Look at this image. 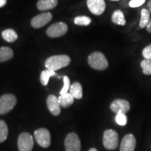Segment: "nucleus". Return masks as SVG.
Masks as SVG:
<instances>
[{
    "label": "nucleus",
    "mask_w": 151,
    "mask_h": 151,
    "mask_svg": "<svg viewBox=\"0 0 151 151\" xmlns=\"http://www.w3.org/2000/svg\"><path fill=\"white\" fill-rule=\"evenodd\" d=\"M71 62V59L66 55H53L48 58L45 62V67L47 69L56 71L62 68L67 67Z\"/></svg>",
    "instance_id": "1"
},
{
    "label": "nucleus",
    "mask_w": 151,
    "mask_h": 151,
    "mask_svg": "<svg viewBox=\"0 0 151 151\" xmlns=\"http://www.w3.org/2000/svg\"><path fill=\"white\" fill-rule=\"evenodd\" d=\"M88 64L97 70H104L109 66V62L104 55L101 52H94L88 57Z\"/></svg>",
    "instance_id": "2"
},
{
    "label": "nucleus",
    "mask_w": 151,
    "mask_h": 151,
    "mask_svg": "<svg viewBox=\"0 0 151 151\" xmlns=\"http://www.w3.org/2000/svg\"><path fill=\"white\" fill-rule=\"evenodd\" d=\"M119 137L118 132L109 129L105 130L103 134V145L107 150H115L118 148Z\"/></svg>",
    "instance_id": "3"
},
{
    "label": "nucleus",
    "mask_w": 151,
    "mask_h": 151,
    "mask_svg": "<svg viewBox=\"0 0 151 151\" xmlns=\"http://www.w3.org/2000/svg\"><path fill=\"white\" fill-rule=\"evenodd\" d=\"M17 103L16 97L12 94H5L0 97V115L8 113Z\"/></svg>",
    "instance_id": "4"
},
{
    "label": "nucleus",
    "mask_w": 151,
    "mask_h": 151,
    "mask_svg": "<svg viewBox=\"0 0 151 151\" xmlns=\"http://www.w3.org/2000/svg\"><path fill=\"white\" fill-rule=\"evenodd\" d=\"M18 146L19 151H32L34 146L32 136L27 132H22L18 137Z\"/></svg>",
    "instance_id": "5"
},
{
    "label": "nucleus",
    "mask_w": 151,
    "mask_h": 151,
    "mask_svg": "<svg viewBox=\"0 0 151 151\" xmlns=\"http://www.w3.org/2000/svg\"><path fill=\"white\" fill-rule=\"evenodd\" d=\"M35 138L39 146L43 148H48L50 146L51 139L50 133L46 128H40L35 132Z\"/></svg>",
    "instance_id": "6"
},
{
    "label": "nucleus",
    "mask_w": 151,
    "mask_h": 151,
    "mask_svg": "<svg viewBox=\"0 0 151 151\" xmlns=\"http://www.w3.org/2000/svg\"><path fill=\"white\" fill-rule=\"evenodd\" d=\"M67 24L63 22H59L50 25L47 29L46 34L48 37L52 38L60 37L65 35L67 33Z\"/></svg>",
    "instance_id": "7"
},
{
    "label": "nucleus",
    "mask_w": 151,
    "mask_h": 151,
    "mask_svg": "<svg viewBox=\"0 0 151 151\" xmlns=\"http://www.w3.org/2000/svg\"><path fill=\"white\" fill-rule=\"evenodd\" d=\"M66 151H81V143L78 136L71 132L67 136L65 140Z\"/></svg>",
    "instance_id": "8"
},
{
    "label": "nucleus",
    "mask_w": 151,
    "mask_h": 151,
    "mask_svg": "<svg viewBox=\"0 0 151 151\" xmlns=\"http://www.w3.org/2000/svg\"><path fill=\"white\" fill-rule=\"evenodd\" d=\"M110 109L113 112L117 113H122L124 114L128 113L130 110V104L128 101L122 99H117L112 101Z\"/></svg>",
    "instance_id": "9"
},
{
    "label": "nucleus",
    "mask_w": 151,
    "mask_h": 151,
    "mask_svg": "<svg viewBox=\"0 0 151 151\" xmlns=\"http://www.w3.org/2000/svg\"><path fill=\"white\" fill-rule=\"evenodd\" d=\"M87 6L92 14L96 16L101 15L106 9L104 0H87Z\"/></svg>",
    "instance_id": "10"
},
{
    "label": "nucleus",
    "mask_w": 151,
    "mask_h": 151,
    "mask_svg": "<svg viewBox=\"0 0 151 151\" xmlns=\"http://www.w3.org/2000/svg\"><path fill=\"white\" fill-rule=\"evenodd\" d=\"M137 140L132 134H127L122 139L120 146V151H134Z\"/></svg>",
    "instance_id": "11"
},
{
    "label": "nucleus",
    "mask_w": 151,
    "mask_h": 151,
    "mask_svg": "<svg viewBox=\"0 0 151 151\" xmlns=\"http://www.w3.org/2000/svg\"><path fill=\"white\" fill-rule=\"evenodd\" d=\"M52 18L50 13H43L34 17L31 20V24L34 28H41L48 24Z\"/></svg>",
    "instance_id": "12"
},
{
    "label": "nucleus",
    "mask_w": 151,
    "mask_h": 151,
    "mask_svg": "<svg viewBox=\"0 0 151 151\" xmlns=\"http://www.w3.org/2000/svg\"><path fill=\"white\" fill-rule=\"evenodd\" d=\"M47 107L53 116H58L61 112V108L58 98L53 94H50L47 98Z\"/></svg>",
    "instance_id": "13"
},
{
    "label": "nucleus",
    "mask_w": 151,
    "mask_h": 151,
    "mask_svg": "<svg viewBox=\"0 0 151 151\" xmlns=\"http://www.w3.org/2000/svg\"><path fill=\"white\" fill-rule=\"evenodd\" d=\"M58 4V0H39L37 6L40 11H47L54 9Z\"/></svg>",
    "instance_id": "14"
},
{
    "label": "nucleus",
    "mask_w": 151,
    "mask_h": 151,
    "mask_svg": "<svg viewBox=\"0 0 151 151\" xmlns=\"http://www.w3.org/2000/svg\"><path fill=\"white\" fill-rule=\"evenodd\" d=\"M69 93L74 99H80L83 97V88L80 83L75 82L71 85L69 89Z\"/></svg>",
    "instance_id": "15"
},
{
    "label": "nucleus",
    "mask_w": 151,
    "mask_h": 151,
    "mask_svg": "<svg viewBox=\"0 0 151 151\" xmlns=\"http://www.w3.org/2000/svg\"><path fill=\"white\" fill-rule=\"evenodd\" d=\"M58 101L61 106L65 107H69V106H71L73 103L74 101V98L73 97V96L71 95L70 93H66L64 94H60V97H58Z\"/></svg>",
    "instance_id": "16"
},
{
    "label": "nucleus",
    "mask_w": 151,
    "mask_h": 151,
    "mask_svg": "<svg viewBox=\"0 0 151 151\" xmlns=\"http://www.w3.org/2000/svg\"><path fill=\"white\" fill-rule=\"evenodd\" d=\"M111 20L113 23L118 24V25L123 26L126 24V20L124 14L120 10H116L113 12L112 16H111Z\"/></svg>",
    "instance_id": "17"
},
{
    "label": "nucleus",
    "mask_w": 151,
    "mask_h": 151,
    "mask_svg": "<svg viewBox=\"0 0 151 151\" xmlns=\"http://www.w3.org/2000/svg\"><path fill=\"white\" fill-rule=\"evenodd\" d=\"M14 57V51L9 47L0 48V62H6Z\"/></svg>",
    "instance_id": "18"
},
{
    "label": "nucleus",
    "mask_w": 151,
    "mask_h": 151,
    "mask_svg": "<svg viewBox=\"0 0 151 151\" xmlns=\"http://www.w3.org/2000/svg\"><path fill=\"white\" fill-rule=\"evenodd\" d=\"M1 36H2L3 39L9 43L14 42L18 39V35H17L16 32L11 29H7L4 30L2 33H1Z\"/></svg>",
    "instance_id": "19"
},
{
    "label": "nucleus",
    "mask_w": 151,
    "mask_h": 151,
    "mask_svg": "<svg viewBox=\"0 0 151 151\" xmlns=\"http://www.w3.org/2000/svg\"><path fill=\"white\" fill-rule=\"evenodd\" d=\"M150 20V12L148 9H143L141 11V18L139 22V27L141 28H145L147 27Z\"/></svg>",
    "instance_id": "20"
},
{
    "label": "nucleus",
    "mask_w": 151,
    "mask_h": 151,
    "mask_svg": "<svg viewBox=\"0 0 151 151\" xmlns=\"http://www.w3.org/2000/svg\"><path fill=\"white\" fill-rule=\"evenodd\" d=\"M56 73L54 71L49 70V69H46V70L43 71L41 73L40 76V81L41 84L43 86H47L48 83L49 79L51 76H55Z\"/></svg>",
    "instance_id": "21"
},
{
    "label": "nucleus",
    "mask_w": 151,
    "mask_h": 151,
    "mask_svg": "<svg viewBox=\"0 0 151 151\" xmlns=\"http://www.w3.org/2000/svg\"><path fill=\"white\" fill-rule=\"evenodd\" d=\"M8 134L9 129L6 123L4 120H0V143H2L6 140Z\"/></svg>",
    "instance_id": "22"
},
{
    "label": "nucleus",
    "mask_w": 151,
    "mask_h": 151,
    "mask_svg": "<svg viewBox=\"0 0 151 151\" xmlns=\"http://www.w3.org/2000/svg\"><path fill=\"white\" fill-rule=\"evenodd\" d=\"M141 67L143 74L151 75V60L144 59L141 62Z\"/></svg>",
    "instance_id": "23"
},
{
    "label": "nucleus",
    "mask_w": 151,
    "mask_h": 151,
    "mask_svg": "<svg viewBox=\"0 0 151 151\" xmlns=\"http://www.w3.org/2000/svg\"><path fill=\"white\" fill-rule=\"evenodd\" d=\"M74 23L77 25L88 26L91 23V19L89 17L85 16H77L74 18Z\"/></svg>",
    "instance_id": "24"
},
{
    "label": "nucleus",
    "mask_w": 151,
    "mask_h": 151,
    "mask_svg": "<svg viewBox=\"0 0 151 151\" xmlns=\"http://www.w3.org/2000/svg\"><path fill=\"white\" fill-rule=\"evenodd\" d=\"M116 121L117 124L120 126H124L126 125L127 122V116H125V114L122 113H117L116 116Z\"/></svg>",
    "instance_id": "25"
},
{
    "label": "nucleus",
    "mask_w": 151,
    "mask_h": 151,
    "mask_svg": "<svg viewBox=\"0 0 151 151\" xmlns=\"http://www.w3.org/2000/svg\"><path fill=\"white\" fill-rule=\"evenodd\" d=\"M63 81H64V86L62 89L60 91V94H64L67 93L68 91H69V89H70V80H69V77L68 76H64L63 78Z\"/></svg>",
    "instance_id": "26"
},
{
    "label": "nucleus",
    "mask_w": 151,
    "mask_h": 151,
    "mask_svg": "<svg viewBox=\"0 0 151 151\" xmlns=\"http://www.w3.org/2000/svg\"><path fill=\"white\" fill-rule=\"evenodd\" d=\"M142 55L144 59L151 60V43L143 49Z\"/></svg>",
    "instance_id": "27"
},
{
    "label": "nucleus",
    "mask_w": 151,
    "mask_h": 151,
    "mask_svg": "<svg viewBox=\"0 0 151 151\" xmlns=\"http://www.w3.org/2000/svg\"><path fill=\"white\" fill-rule=\"evenodd\" d=\"M146 2V0H131L129 3V6L131 8H137L140 7Z\"/></svg>",
    "instance_id": "28"
},
{
    "label": "nucleus",
    "mask_w": 151,
    "mask_h": 151,
    "mask_svg": "<svg viewBox=\"0 0 151 151\" xmlns=\"http://www.w3.org/2000/svg\"><path fill=\"white\" fill-rule=\"evenodd\" d=\"M146 30H147V32H148V33H150L151 34V19H150V22H149L148 24V25H147Z\"/></svg>",
    "instance_id": "29"
},
{
    "label": "nucleus",
    "mask_w": 151,
    "mask_h": 151,
    "mask_svg": "<svg viewBox=\"0 0 151 151\" xmlns=\"http://www.w3.org/2000/svg\"><path fill=\"white\" fill-rule=\"evenodd\" d=\"M6 1L7 0H0V8L4 6L6 4Z\"/></svg>",
    "instance_id": "30"
},
{
    "label": "nucleus",
    "mask_w": 151,
    "mask_h": 151,
    "mask_svg": "<svg viewBox=\"0 0 151 151\" xmlns=\"http://www.w3.org/2000/svg\"><path fill=\"white\" fill-rule=\"evenodd\" d=\"M147 7H148V10L149 11V12L151 13V0L148 1V3L147 4Z\"/></svg>",
    "instance_id": "31"
},
{
    "label": "nucleus",
    "mask_w": 151,
    "mask_h": 151,
    "mask_svg": "<svg viewBox=\"0 0 151 151\" xmlns=\"http://www.w3.org/2000/svg\"><path fill=\"white\" fill-rule=\"evenodd\" d=\"M89 151H98L97 149L96 148H90V150H89Z\"/></svg>",
    "instance_id": "32"
},
{
    "label": "nucleus",
    "mask_w": 151,
    "mask_h": 151,
    "mask_svg": "<svg viewBox=\"0 0 151 151\" xmlns=\"http://www.w3.org/2000/svg\"><path fill=\"white\" fill-rule=\"evenodd\" d=\"M111 1H120V0H111Z\"/></svg>",
    "instance_id": "33"
}]
</instances>
